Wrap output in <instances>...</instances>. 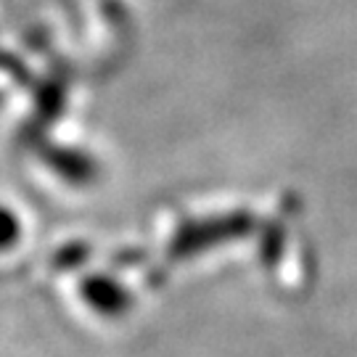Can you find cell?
Wrapping results in <instances>:
<instances>
[{"label":"cell","mask_w":357,"mask_h":357,"mask_svg":"<svg viewBox=\"0 0 357 357\" xmlns=\"http://www.w3.org/2000/svg\"><path fill=\"white\" fill-rule=\"evenodd\" d=\"M82 299L103 318H119L132 305L130 294L112 278H88L82 283Z\"/></svg>","instance_id":"6da1fadb"},{"label":"cell","mask_w":357,"mask_h":357,"mask_svg":"<svg viewBox=\"0 0 357 357\" xmlns=\"http://www.w3.org/2000/svg\"><path fill=\"white\" fill-rule=\"evenodd\" d=\"M19 238H22V220L8 206L0 204V252L16 246Z\"/></svg>","instance_id":"7a4b0ae2"}]
</instances>
